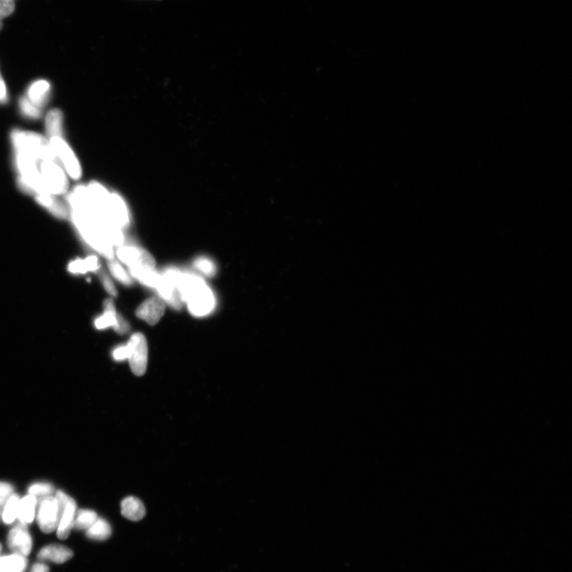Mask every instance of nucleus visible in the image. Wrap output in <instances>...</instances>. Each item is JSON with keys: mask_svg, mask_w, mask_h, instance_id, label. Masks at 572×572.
<instances>
[{"mask_svg": "<svg viewBox=\"0 0 572 572\" xmlns=\"http://www.w3.org/2000/svg\"><path fill=\"white\" fill-rule=\"evenodd\" d=\"M14 488L8 482H0V507L5 505L10 497L13 495Z\"/></svg>", "mask_w": 572, "mask_h": 572, "instance_id": "c756f323", "label": "nucleus"}, {"mask_svg": "<svg viewBox=\"0 0 572 572\" xmlns=\"http://www.w3.org/2000/svg\"><path fill=\"white\" fill-rule=\"evenodd\" d=\"M175 282L183 302L196 317H204L213 311L215 297L210 288L201 278L177 270Z\"/></svg>", "mask_w": 572, "mask_h": 572, "instance_id": "f257e3e1", "label": "nucleus"}, {"mask_svg": "<svg viewBox=\"0 0 572 572\" xmlns=\"http://www.w3.org/2000/svg\"><path fill=\"white\" fill-rule=\"evenodd\" d=\"M8 547L14 554L28 556L32 549L31 538L28 524L20 522L10 530L8 538Z\"/></svg>", "mask_w": 572, "mask_h": 572, "instance_id": "1a4fd4ad", "label": "nucleus"}, {"mask_svg": "<svg viewBox=\"0 0 572 572\" xmlns=\"http://www.w3.org/2000/svg\"><path fill=\"white\" fill-rule=\"evenodd\" d=\"M15 4L12 0H0V24L3 19L10 17L14 12Z\"/></svg>", "mask_w": 572, "mask_h": 572, "instance_id": "c85d7f7f", "label": "nucleus"}, {"mask_svg": "<svg viewBox=\"0 0 572 572\" xmlns=\"http://www.w3.org/2000/svg\"><path fill=\"white\" fill-rule=\"evenodd\" d=\"M1 549H2V546H1V544H0V551H1Z\"/></svg>", "mask_w": 572, "mask_h": 572, "instance_id": "e433bc0d", "label": "nucleus"}, {"mask_svg": "<svg viewBox=\"0 0 572 572\" xmlns=\"http://www.w3.org/2000/svg\"><path fill=\"white\" fill-rule=\"evenodd\" d=\"M21 111L26 115V117L38 119L41 117V111L39 107L37 106L33 102H31L28 98L23 97L20 99Z\"/></svg>", "mask_w": 572, "mask_h": 572, "instance_id": "393cba45", "label": "nucleus"}, {"mask_svg": "<svg viewBox=\"0 0 572 572\" xmlns=\"http://www.w3.org/2000/svg\"><path fill=\"white\" fill-rule=\"evenodd\" d=\"M98 516L96 512L89 510L81 511L75 517L73 528L77 530H87L97 522Z\"/></svg>", "mask_w": 572, "mask_h": 572, "instance_id": "5701e85b", "label": "nucleus"}, {"mask_svg": "<svg viewBox=\"0 0 572 572\" xmlns=\"http://www.w3.org/2000/svg\"><path fill=\"white\" fill-rule=\"evenodd\" d=\"M108 267L113 277L117 278L119 282H122L123 284L129 286L132 283V280H131L128 273L126 272L124 267L117 260L110 259L108 262Z\"/></svg>", "mask_w": 572, "mask_h": 572, "instance_id": "b1692460", "label": "nucleus"}, {"mask_svg": "<svg viewBox=\"0 0 572 572\" xmlns=\"http://www.w3.org/2000/svg\"><path fill=\"white\" fill-rule=\"evenodd\" d=\"M60 517L59 504L57 497L48 495L41 498L37 515L41 531L45 533L54 532L59 526Z\"/></svg>", "mask_w": 572, "mask_h": 572, "instance_id": "423d86ee", "label": "nucleus"}, {"mask_svg": "<svg viewBox=\"0 0 572 572\" xmlns=\"http://www.w3.org/2000/svg\"><path fill=\"white\" fill-rule=\"evenodd\" d=\"M68 270L72 275H85L89 272L86 259H77L70 262Z\"/></svg>", "mask_w": 572, "mask_h": 572, "instance_id": "cd10ccee", "label": "nucleus"}, {"mask_svg": "<svg viewBox=\"0 0 572 572\" xmlns=\"http://www.w3.org/2000/svg\"><path fill=\"white\" fill-rule=\"evenodd\" d=\"M104 313L101 317L96 319L95 327L98 330H103L109 327L114 329L118 326L119 321L121 315L115 311V308L112 299H107L103 302Z\"/></svg>", "mask_w": 572, "mask_h": 572, "instance_id": "2eb2a0df", "label": "nucleus"}, {"mask_svg": "<svg viewBox=\"0 0 572 572\" xmlns=\"http://www.w3.org/2000/svg\"><path fill=\"white\" fill-rule=\"evenodd\" d=\"M118 259L130 269H155V260L148 250L135 246H120Z\"/></svg>", "mask_w": 572, "mask_h": 572, "instance_id": "39448f33", "label": "nucleus"}, {"mask_svg": "<svg viewBox=\"0 0 572 572\" xmlns=\"http://www.w3.org/2000/svg\"><path fill=\"white\" fill-rule=\"evenodd\" d=\"M20 498L17 495H12L5 503L1 516L5 524H12L18 517Z\"/></svg>", "mask_w": 572, "mask_h": 572, "instance_id": "4be33fe9", "label": "nucleus"}, {"mask_svg": "<svg viewBox=\"0 0 572 572\" xmlns=\"http://www.w3.org/2000/svg\"><path fill=\"white\" fill-rule=\"evenodd\" d=\"M103 213L108 222L115 227L122 229L129 224V214L121 197L117 194H110L103 208Z\"/></svg>", "mask_w": 572, "mask_h": 572, "instance_id": "6e6552de", "label": "nucleus"}, {"mask_svg": "<svg viewBox=\"0 0 572 572\" xmlns=\"http://www.w3.org/2000/svg\"><path fill=\"white\" fill-rule=\"evenodd\" d=\"M76 512V502L70 497L61 513L59 526H57V537L59 539L66 540L70 537L73 524H75Z\"/></svg>", "mask_w": 572, "mask_h": 572, "instance_id": "f8f14e48", "label": "nucleus"}, {"mask_svg": "<svg viewBox=\"0 0 572 572\" xmlns=\"http://www.w3.org/2000/svg\"><path fill=\"white\" fill-rule=\"evenodd\" d=\"M7 99V87L3 80L1 75H0V102L6 101Z\"/></svg>", "mask_w": 572, "mask_h": 572, "instance_id": "473e14b6", "label": "nucleus"}, {"mask_svg": "<svg viewBox=\"0 0 572 572\" xmlns=\"http://www.w3.org/2000/svg\"><path fill=\"white\" fill-rule=\"evenodd\" d=\"M121 513L128 520L139 522L145 517L146 509L139 498L128 497L121 502Z\"/></svg>", "mask_w": 572, "mask_h": 572, "instance_id": "4468645a", "label": "nucleus"}, {"mask_svg": "<svg viewBox=\"0 0 572 572\" xmlns=\"http://www.w3.org/2000/svg\"><path fill=\"white\" fill-rule=\"evenodd\" d=\"M35 199L41 206H43L57 218L66 219L70 216L69 209L52 194H38L35 196Z\"/></svg>", "mask_w": 572, "mask_h": 572, "instance_id": "9b49d317", "label": "nucleus"}, {"mask_svg": "<svg viewBox=\"0 0 572 572\" xmlns=\"http://www.w3.org/2000/svg\"><path fill=\"white\" fill-rule=\"evenodd\" d=\"M130 275L144 285L157 288L161 279V275L154 269H130Z\"/></svg>", "mask_w": 572, "mask_h": 572, "instance_id": "aec40b11", "label": "nucleus"}, {"mask_svg": "<svg viewBox=\"0 0 572 572\" xmlns=\"http://www.w3.org/2000/svg\"><path fill=\"white\" fill-rule=\"evenodd\" d=\"M28 565L25 556L13 553L0 558V572H24Z\"/></svg>", "mask_w": 572, "mask_h": 572, "instance_id": "f3484780", "label": "nucleus"}, {"mask_svg": "<svg viewBox=\"0 0 572 572\" xmlns=\"http://www.w3.org/2000/svg\"><path fill=\"white\" fill-rule=\"evenodd\" d=\"M1 514H2L1 507H0V517H1Z\"/></svg>", "mask_w": 572, "mask_h": 572, "instance_id": "f704fd0d", "label": "nucleus"}, {"mask_svg": "<svg viewBox=\"0 0 572 572\" xmlns=\"http://www.w3.org/2000/svg\"><path fill=\"white\" fill-rule=\"evenodd\" d=\"M101 280L105 290H106L110 295L112 297H117L118 291L117 288L115 287L111 278L108 277L106 273H101Z\"/></svg>", "mask_w": 572, "mask_h": 572, "instance_id": "7c9ffc66", "label": "nucleus"}, {"mask_svg": "<svg viewBox=\"0 0 572 572\" xmlns=\"http://www.w3.org/2000/svg\"><path fill=\"white\" fill-rule=\"evenodd\" d=\"M12 1H14V0H12Z\"/></svg>", "mask_w": 572, "mask_h": 572, "instance_id": "58836bf2", "label": "nucleus"}, {"mask_svg": "<svg viewBox=\"0 0 572 572\" xmlns=\"http://www.w3.org/2000/svg\"><path fill=\"white\" fill-rule=\"evenodd\" d=\"M52 148L55 155L59 157L66 170L72 179L78 180L81 177V168L75 154L62 138L55 137L50 139Z\"/></svg>", "mask_w": 572, "mask_h": 572, "instance_id": "0eeeda50", "label": "nucleus"}, {"mask_svg": "<svg viewBox=\"0 0 572 572\" xmlns=\"http://www.w3.org/2000/svg\"><path fill=\"white\" fill-rule=\"evenodd\" d=\"M30 572H49L48 566L44 564H35Z\"/></svg>", "mask_w": 572, "mask_h": 572, "instance_id": "72a5a7b5", "label": "nucleus"}, {"mask_svg": "<svg viewBox=\"0 0 572 572\" xmlns=\"http://www.w3.org/2000/svg\"><path fill=\"white\" fill-rule=\"evenodd\" d=\"M40 175L47 193L57 196L68 191L69 181L65 172L55 161H43L40 166Z\"/></svg>", "mask_w": 572, "mask_h": 572, "instance_id": "7ed1b4c3", "label": "nucleus"}, {"mask_svg": "<svg viewBox=\"0 0 572 572\" xmlns=\"http://www.w3.org/2000/svg\"><path fill=\"white\" fill-rule=\"evenodd\" d=\"M50 83L46 81H36L29 88L28 99L37 106L43 105L48 97Z\"/></svg>", "mask_w": 572, "mask_h": 572, "instance_id": "6ab92c4d", "label": "nucleus"}, {"mask_svg": "<svg viewBox=\"0 0 572 572\" xmlns=\"http://www.w3.org/2000/svg\"><path fill=\"white\" fill-rule=\"evenodd\" d=\"M165 312V302L159 297H151L140 304L136 310V316L150 325H155L164 317Z\"/></svg>", "mask_w": 572, "mask_h": 572, "instance_id": "9d476101", "label": "nucleus"}, {"mask_svg": "<svg viewBox=\"0 0 572 572\" xmlns=\"http://www.w3.org/2000/svg\"><path fill=\"white\" fill-rule=\"evenodd\" d=\"M37 498L34 495H29L19 501L18 518L20 522L28 524L33 522L35 516V508Z\"/></svg>", "mask_w": 572, "mask_h": 572, "instance_id": "dca6fc26", "label": "nucleus"}, {"mask_svg": "<svg viewBox=\"0 0 572 572\" xmlns=\"http://www.w3.org/2000/svg\"><path fill=\"white\" fill-rule=\"evenodd\" d=\"M2 28H3V24H0V30H1Z\"/></svg>", "mask_w": 572, "mask_h": 572, "instance_id": "c9c22d12", "label": "nucleus"}, {"mask_svg": "<svg viewBox=\"0 0 572 572\" xmlns=\"http://www.w3.org/2000/svg\"><path fill=\"white\" fill-rule=\"evenodd\" d=\"M129 354L130 348L128 344H127L115 348L113 351L112 357L115 360L124 361L128 359Z\"/></svg>", "mask_w": 572, "mask_h": 572, "instance_id": "2f4dec72", "label": "nucleus"}, {"mask_svg": "<svg viewBox=\"0 0 572 572\" xmlns=\"http://www.w3.org/2000/svg\"><path fill=\"white\" fill-rule=\"evenodd\" d=\"M72 555V551L63 545L50 544L40 550L38 558L41 560H50L57 564H63L70 560Z\"/></svg>", "mask_w": 572, "mask_h": 572, "instance_id": "ddd939ff", "label": "nucleus"}, {"mask_svg": "<svg viewBox=\"0 0 572 572\" xmlns=\"http://www.w3.org/2000/svg\"><path fill=\"white\" fill-rule=\"evenodd\" d=\"M62 113L59 109H52L47 114L46 134L50 139L55 137H62Z\"/></svg>", "mask_w": 572, "mask_h": 572, "instance_id": "a211bd4d", "label": "nucleus"}, {"mask_svg": "<svg viewBox=\"0 0 572 572\" xmlns=\"http://www.w3.org/2000/svg\"><path fill=\"white\" fill-rule=\"evenodd\" d=\"M12 141L18 152H24L43 161H54L55 159V152L50 143L39 134L14 131Z\"/></svg>", "mask_w": 572, "mask_h": 572, "instance_id": "f03ea898", "label": "nucleus"}, {"mask_svg": "<svg viewBox=\"0 0 572 572\" xmlns=\"http://www.w3.org/2000/svg\"><path fill=\"white\" fill-rule=\"evenodd\" d=\"M112 534V528L104 519L98 518L92 526L86 530V535L89 539L94 540H107Z\"/></svg>", "mask_w": 572, "mask_h": 572, "instance_id": "412c9836", "label": "nucleus"}, {"mask_svg": "<svg viewBox=\"0 0 572 572\" xmlns=\"http://www.w3.org/2000/svg\"><path fill=\"white\" fill-rule=\"evenodd\" d=\"M156 1H159V0H156Z\"/></svg>", "mask_w": 572, "mask_h": 572, "instance_id": "4c0bfd02", "label": "nucleus"}, {"mask_svg": "<svg viewBox=\"0 0 572 572\" xmlns=\"http://www.w3.org/2000/svg\"><path fill=\"white\" fill-rule=\"evenodd\" d=\"M55 488L50 484L46 482H39L34 484L29 487V494L34 496H48L54 492Z\"/></svg>", "mask_w": 572, "mask_h": 572, "instance_id": "a878e982", "label": "nucleus"}, {"mask_svg": "<svg viewBox=\"0 0 572 572\" xmlns=\"http://www.w3.org/2000/svg\"><path fill=\"white\" fill-rule=\"evenodd\" d=\"M130 354L128 357L131 371L136 376H143L148 367V345L144 335L135 333L128 341Z\"/></svg>", "mask_w": 572, "mask_h": 572, "instance_id": "20e7f679", "label": "nucleus"}, {"mask_svg": "<svg viewBox=\"0 0 572 572\" xmlns=\"http://www.w3.org/2000/svg\"><path fill=\"white\" fill-rule=\"evenodd\" d=\"M195 266L197 270L203 274L212 277L216 275L217 268L213 262L207 258H199L195 262Z\"/></svg>", "mask_w": 572, "mask_h": 572, "instance_id": "bb28decb", "label": "nucleus"}]
</instances>
